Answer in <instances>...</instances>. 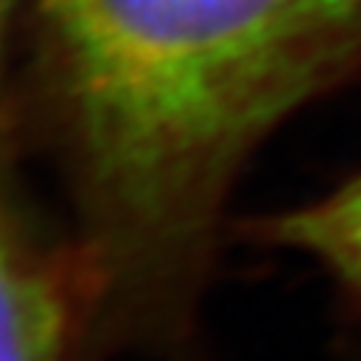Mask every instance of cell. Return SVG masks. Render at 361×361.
Segmentation results:
<instances>
[{"label": "cell", "instance_id": "obj_1", "mask_svg": "<svg viewBox=\"0 0 361 361\" xmlns=\"http://www.w3.org/2000/svg\"><path fill=\"white\" fill-rule=\"evenodd\" d=\"M46 148L106 350L183 358L242 171L361 71V0H23Z\"/></svg>", "mask_w": 361, "mask_h": 361}, {"label": "cell", "instance_id": "obj_2", "mask_svg": "<svg viewBox=\"0 0 361 361\" xmlns=\"http://www.w3.org/2000/svg\"><path fill=\"white\" fill-rule=\"evenodd\" d=\"M0 134V361H92L103 353L97 302L71 233H57L15 171Z\"/></svg>", "mask_w": 361, "mask_h": 361}, {"label": "cell", "instance_id": "obj_3", "mask_svg": "<svg viewBox=\"0 0 361 361\" xmlns=\"http://www.w3.org/2000/svg\"><path fill=\"white\" fill-rule=\"evenodd\" d=\"M239 233L250 245L313 262L341 305L361 316V171L316 200L239 222Z\"/></svg>", "mask_w": 361, "mask_h": 361}, {"label": "cell", "instance_id": "obj_4", "mask_svg": "<svg viewBox=\"0 0 361 361\" xmlns=\"http://www.w3.org/2000/svg\"><path fill=\"white\" fill-rule=\"evenodd\" d=\"M18 0H0V134L18 137V97L9 85V32Z\"/></svg>", "mask_w": 361, "mask_h": 361}]
</instances>
